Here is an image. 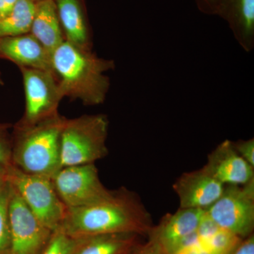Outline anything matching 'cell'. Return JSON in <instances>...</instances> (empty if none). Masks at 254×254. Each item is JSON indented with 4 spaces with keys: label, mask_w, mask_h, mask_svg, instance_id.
I'll use <instances>...</instances> for the list:
<instances>
[{
    "label": "cell",
    "mask_w": 254,
    "mask_h": 254,
    "mask_svg": "<svg viewBox=\"0 0 254 254\" xmlns=\"http://www.w3.org/2000/svg\"><path fill=\"white\" fill-rule=\"evenodd\" d=\"M153 227L151 215L141 198L121 188L95 204L66 209L59 230L72 238L112 234L148 236Z\"/></svg>",
    "instance_id": "cell-1"
},
{
    "label": "cell",
    "mask_w": 254,
    "mask_h": 254,
    "mask_svg": "<svg viewBox=\"0 0 254 254\" xmlns=\"http://www.w3.org/2000/svg\"><path fill=\"white\" fill-rule=\"evenodd\" d=\"M53 72L63 98L80 100L83 105L103 104L109 92L106 72L115 68L114 60L99 58L64 41L51 55Z\"/></svg>",
    "instance_id": "cell-2"
},
{
    "label": "cell",
    "mask_w": 254,
    "mask_h": 254,
    "mask_svg": "<svg viewBox=\"0 0 254 254\" xmlns=\"http://www.w3.org/2000/svg\"><path fill=\"white\" fill-rule=\"evenodd\" d=\"M60 114L32 125L18 122L11 132V165L29 175L52 179L61 169Z\"/></svg>",
    "instance_id": "cell-3"
},
{
    "label": "cell",
    "mask_w": 254,
    "mask_h": 254,
    "mask_svg": "<svg viewBox=\"0 0 254 254\" xmlns=\"http://www.w3.org/2000/svg\"><path fill=\"white\" fill-rule=\"evenodd\" d=\"M109 120L107 115H83L65 118L60 135L61 168L93 164L109 153L107 138Z\"/></svg>",
    "instance_id": "cell-4"
},
{
    "label": "cell",
    "mask_w": 254,
    "mask_h": 254,
    "mask_svg": "<svg viewBox=\"0 0 254 254\" xmlns=\"http://www.w3.org/2000/svg\"><path fill=\"white\" fill-rule=\"evenodd\" d=\"M6 180L45 226L52 232L60 230L67 208L58 196L52 179L29 175L10 165Z\"/></svg>",
    "instance_id": "cell-5"
},
{
    "label": "cell",
    "mask_w": 254,
    "mask_h": 254,
    "mask_svg": "<svg viewBox=\"0 0 254 254\" xmlns=\"http://www.w3.org/2000/svg\"><path fill=\"white\" fill-rule=\"evenodd\" d=\"M213 223L239 238H247L254 228V180L244 185H226L223 193L205 210Z\"/></svg>",
    "instance_id": "cell-6"
},
{
    "label": "cell",
    "mask_w": 254,
    "mask_h": 254,
    "mask_svg": "<svg viewBox=\"0 0 254 254\" xmlns=\"http://www.w3.org/2000/svg\"><path fill=\"white\" fill-rule=\"evenodd\" d=\"M52 182L66 208L95 204L113 193L102 183L95 163L62 168Z\"/></svg>",
    "instance_id": "cell-7"
},
{
    "label": "cell",
    "mask_w": 254,
    "mask_h": 254,
    "mask_svg": "<svg viewBox=\"0 0 254 254\" xmlns=\"http://www.w3.org/2000/svg\"><path fill=\"white\" fill-rule=\"evenodd\" d=\"M24 87L25 111L19 123L32 125L59 114L63 99L55 73L38 68H19Z\"/></svg>",
    "instance_id": "cell-8"
},
{
    "label": "cell",
    "mask_w": 254,
    "mask_h": 254,
    "mask_svg": "<svg viewBox=\"0 0 254 254\" xmlns=\"http://www.w3.org/2000/svg\"><path fill=\"white\" fill-rule=\"evenodd\" d=\"M9 218L10 254H41L48 245L53 232L36 218L11 186Z\"/></svg>",
    "instance_id": "cell-9"
},
{
    "label": "cell",
    "mask_w": 254,
    "mask_h": 254,
    "mask_svg": "<svg viewBox=\"0 0 254 254\" xmlns=\"http://www.w3.org/2000/svg\"><path fill=\"white\" fill-rule=\"evenodd\" d=\"M205 210L179 208L166 214L148 234V238L158 242L170 254H176L199 230L205 218Z\"/></svg>",
    "instance_id": "cell-10"
},
{
    "label": "cell",
    "mask_w": 254,
    "mask_h": 254,
    "mask_svg": "<svg viewBox=\"0 0 254 254\" xmlns=\"http://www.w3.org/2000/svg\"><path fill=\"white\" fill-rule=\"evenodd\" d=\"M225 187L203 168L182 174L173 185L180 208L205 210L220 198Z\"/></svg>",
    "instance_id": "cell-11"
},
{
    "label": "cell",
    "mask_w": 254,
    "mask_h": 254,
    "mask_svg": "<svg viewBox=\"0 0 254 254\" xmlns=\"http://www.w3.org/2000/svg\"><path fill=\"white\" fill-rule=\"evenodd\" d=\"M203 168L224 185H244L254 180V168L225 140L210 152Z\"/></svg>",
    "instance_id": "cell-12"
},
{
    "label": "cell",
    "mask_w": 254,
    "mask_h": 254,
    "mask_svg": "<svg viewBox=\"0 0 254 254\" xmlns=\"http://www.w3.org/2000/svg\"><path fill=\"white\" fill-rule=\"evenodd\" d=\"M0 59L9 60L18 68H38L53 72L51 55L30 33L0 37Z\"/></svg>",
    "instance_id": "cell-13"
},
{
    "label": "cell",
    "mask_w": 254,
    "mask_h": 254,
    "mask_svg": "<svg viewBox=\"0 0 254 254\" xmlns=\"http://www.w3.org/2000/svg\"><path fill=\"white\" fill-rule=\"evenodd\" d=\"M216 15L226 21L247 53L254 48V0H219Z\"/></svg>",
    "instance_id": "cell-14"
},
{
    "label": "cell",
    "mask_w": 254,
    "mask_h": 254,
    "mask_svg": "<svg viewBox=\"0 0 254 254\" xmlns=\"http://www.w3.org/2000/svg\"><path fill=\"white\" fill-rule=\"evenodd\" d=\"M65 41L92 50L93 41L81 0H55Z\"/></svg>",
    "instance_id": "cell-15"
},
{
    "label": "cell",
    "mask_w": 254,
    "mask_h": 254,
    "mask_svg": "<svg viewBox=\"0 0 254 254\" xmlns=\"http://www.w3.org/2000/svg\"><path fill=\"white\" fill-rule=\"evenodd\" d=\"M30 33L50 55L65 41L55 0H41L35 2Z\"/></svg>",
    "instance_id": "cell-16"
},
{
    "label": "cell",
    "mask_w": 254,
    "mask_h": 254,
    "mask_svg": "<svg viewBox=\"0 0 254 254\" xmlns=\"http://www.w3.org/2000/svg\"><path fill=\"white\" fill-rule=\"evenodd\" d=\"M71 254H130L139 245V235L112 234L74 238Z\"/></svg>",
    "instance_id": "cell-17"
},
{
    "label": "cell",
    "mask_w": 254,
    "mask_h": 254,
    "mask_svg": "<svg viewBox=\"0 0 254 254\" xmlns=\"http://www.w3.org/2000/svg\"><path fill=\"white\" fill-rule=\"evenodd\" d=\"M34 11V1L17 0L9 14L0 18V37L16 36L29 33Z\"/></svg>",
    "instance_id": "cell-18"
},
{
    "label": "cell",
    "mask_w": 254,
    "mask_h": 254,
    "mask_svg": "<svg viewBox=\"0 0 254 254\" xmlns=\"http://www.w3.org/2000/svg\"><path fill=\"white\" fill-rule=\"evenodd\" d=\"M11 186L5 182L0 188V254H10L11 233L9 218V203Z\"/></svg>",
    "instance_id": "cell-19"
},
{
    "label": "cell",
    "mask_w": 254,
    "mask_h": 254,
    "mask_svg": "<svg viewBox=\"0 0 254 254\" xmlns=\"http://www.w3.org/2000/svg\"><path fill=\"white\" fill-rule=\"evenodd\" d=\"M75 239L60 230L53 232L48 245L40 254H71Z\"/></svg>",
    "instance_id": "cell-20"
},
{
    "label": "cell",
    "mask_w": 254,
    "mask_h": 254,
    "mask_svg": "<svg viewBox=\"0 0 254 254\" xmlns=\"http://www.w3.org/2000/svg\"><path fill=\"white\" fill-rule=\"evenodd\" d=\"M12 125L0 123V167L11 165V132Z\"/></svg>",
    "instance_id": "cell-21"
},
{
    "label": "cell",
    "mask_w": 254,
    "mask_h": 254,
    "mask_svg": "<svg viewBox=\"0 0 254 254\" xmlns=\"http://www.w3.org/2000/svg\"><path fill=\"white\" fill-rule=\"evenodd\" d=\"M233 148L237 153L254 168V139L238 140L232 141Z\"/></svg>",
    "instance_id": "cell-22"
},
{
    "label": "cell",
    "mask_w": 254,
    "mask_h": 254,
    "mask_svg": "<svg viewBox=\"0 0 254 254\" xmlns=\"http://www.w3.org/2000/svg\"><path fill=\"white\" fill-rule=\"evenodd\" d=\"M130 254H170L158 242L148 238L145 244H139Z\"/></svg>",
    "instance_id": "cell-23"
},
{
    "label": "cell",
    "mask_w": 254,
    "mask_h": 254,
    "mask_svg": "<svg viewBox=\"0 0 254 254\" xmlns=\"http://www.w3.org/2000/svg\"><path fill=\"white\" fill-rule=\"evenodd\" d=\"M230 254H254V234L241 240Z\"/></svg>",
    "instance_id": "cell-24"
},
{
    "label": "cell",
    "mask_w": 254,
    "mask_h": 254,
    "mask_svg": "<svg viewBox=\"0 0 254 254\" xmlns=\"http://www.w3.org/2000/svg\"><path fill=\"white\" fill-rule=\"evenodd\" d=\"M197 7L203 14L216 15L219 0H194Z\"/></svg>",
    "instance_id": "cell-25"
},
{
    "label": "cell",
    "mask_w": 254,
    "mask_h": 254,
    "mask_svg": "<svg viewBox=\"0 0 254 254\" xmlns=\"http://www.w3.org/2000/svg\"><path fill=\"white\" fill-rule=\"evenodd\" d=\"M17 0H0V18L9 14Z\"/></svg>",
    "instance_id": "cell-26"
},
{
    "label": "cell",
    "mask_w": 254,
    "mask_h": 254,
    "mask_svg": "<svg viewBox=\"0 0 254 254\" xmlns=\"http://www.w3.org/2000/svg\"><path fill=\"white\" fill-rule=\"evenodd\" d=\"M6 168L7 167H0V188L6 182Z\"/></svg>",
    "instance_id": "cell-27"
},
{
    "label": "cell",
    "mask_w": 254,
    "mask_h": 254,
    "mask_svg": "<svg viewBox=\"0 0 254 254\" xmlns=\"http://www.w3.org/2000/svg\"><path fill=\"white\" fill-rule=\"evenodd\" d=\"M4 85V81H3L2 78H1V72H0V86Z\"/></svg>",
    "instance_id": "cell-28"
},
{
    "label": "cell",
    "mask_w": 254,
    "mask_h": 254,
    "mask_svg": "<svg viewBox=\"0 0 254 254\" xmlns=\"http://www.w3.org/2000/svg\"><path fill=\"white\" fill-rule=\"evenodd\" d=\"M31 1H34V2H36V1H41V0H31Z\"/></svg>",
    "instance_id": "cell-29"
}]
</instances>
